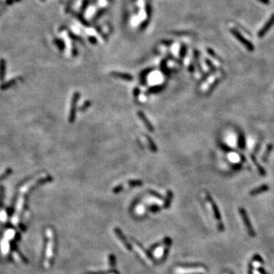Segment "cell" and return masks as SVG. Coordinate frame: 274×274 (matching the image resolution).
Here are the masks:
<instances>
[{
  "instance_id": "obj_4",
  "label": "cell",
  "mask_w": 274,
  "mask_h": 274,
  "mask_svg": "<svg viewBox=\"0 0 274 274\" xmlns=\"http://www.w3.org/2000/svg\"><path fill=\"white\" fill-rule=\"evenodd\" d=\"M239 212L241 216V219H242L243 220V222L244 223L245 228H246L247 231H248V234H249L251 237H254L256 235V233L255 232H254V228H253L252 225H251V222H250V219L249 218H248V214H247L245 209H243V208H240Z\"/></svg>"
},
{
  "instance_id": "obj_29",
  "label": "cell",
  "mask_w": 274,
  "mask_h": 274,
  "mask_svg": "<svg viewBox=\"0 0 274 274\" xmlns=\"http://www.w3.org/2000/svg\"><path fill=\"white\" fill-rule=\"evenodd\" d=\"M69 38H71V39H73V41H80L81 42H82V41L81 40V38H78V37H77L76 35H75L74 34L71 33L70 31L69 32Z\"/></svg>"
},
{
  "instance_id": "obj_16",
  "label": "cell",
  "mask_w": 274,
  "mask_h": 274,
  "mask_svg": "<svg viewBox=\"0 0 274 274\" xmlns=\"http://www.w3.org/2000/svg\"><path fill=\"white\" fill-rule=\"evenodd\" d=\"M172 199H173L172 191H171V190H168L167 195H166V198L165 200V203H164L165 209H168V208H169L170 205H171V201H172Z\"/></svg>"
},
{
  "instance_id": "obj_32",
  "label": "cell",
  "mask_w": 274,
  "mask_h": 274,
  "mask_svg": "<svg viewBox=\"0 0 274 274\" xmlns=\"http://www.w3.org/2000/svg\"><path fill=\"white\" fill-rule=\"evenodd\" d=\"M88 4H89V0H84L82 2V5H81V12H83L87 8Z\"/></svg>"
},
{
  "instance_id": "obj_24",
  "label": "cell",
  "mask_w": 274,
  "mask_h": 274,
  "mask_svg": "<svg viewBox=\"0 0 274 274\" xmlns=\"http://www.w3.org/2000/svg\"><path fill=\"white\" fill-rule=\"evenodd\" d=\"M109 261H110V265L111 268H113L116 265V258L114 257V256L112 255V254L109 256Z\"/></svg>"
},
{
  "instance_id": "obj_31",
  "label": "cell",
  "mask_w": 274,
  "mask_h": 274,
  "mask_svg": "<svg viewBox=\"0 0 274 274\" xmlns=\"http://www.w3.org/2000/svg\"><path fill=\"white\" fill-rule=\"evenodd\" d=\"M166 61L165 60H163L161 63V70L163 71V73H165V74H167V68H166Z\"/></svg>"
},
{
  "instance_id": "obj_8",
  "label": "cell",
  "mask_w": 274,
  "mask_h": 274,
  "mask_svg": "<svg viewBox=\"0 0 274 274\" xmlns=\"http://www.w3.org/2000/svg\"><path fill=\"white\" fill-rule=\"evenodd\" d=\"M137 114H138V117H139V119L142 121V123H144V125L145 126V127L147 128V129H148L149 132H154V131H155V129H154L153 125L150 123V121H149V119L146 117V116L144 114L143 112L138 111Z\"/></svg>"
},
{
  "instance_id": "obj_35",
  "label": "cell",
  "mask_w": 274,
  "mask_h": 274,
  "mask_svg": "<svg viewBox=\"0 0 274 274\" xmlns=\"http://www.w3.org/2000/svg\"><path fill=\"white\" fill-rule=\"evenodd\" d=\"M89 41H90V43L91 44H97V39H96L95 38H94V37H89Z\"/></svg>"
},
{
  "instance_id": "obj_6",
  "label": "cell",
  "mask_w": 274,
  "mask_h": 274,
  "mask_svg": "<svg viewBox=\"0 0 274 274\" xmlns=\"http://www.w3.org/2000/svg\"><path fill=\"white\" fill-rule=\"evenodd\" d=\"M47 235L48 238H49V242H48V248H47V254H46V257H47V260H50L51 258L53 257V254H54V232L52 230L49 229L47 230Z\"/></svg>"
},
{
  "instance_id": "obj_22",
  "label": "cell",
  "mask_w": 274,
  "mask_h": 274,
  "mask_svg": "<svg viewBox=\"0 0 274 274\" xmlns=\"http://www.w3.org/2000/svg\"><path fill=\"white\" fill-rule=\"evenodd\" d=\"M76 18H78V20L79 21L81 24H82L83 25H85V26H89V23L86 22L85 19H84V18H83L81 15H76Z\"/></svg>"
},
{
  "instance_id": "obj_27",
  "label": "cell",
  "mask_w": 274,
  "mask_h": 274,
  "mask_svg": "<svg viewBox=\"0 0 274 274\" xmlns=\"http://www.w3.org/2000/svg\"><path fill=\"white\" fill-rule=\"evenodd\" d=\"M3 197H4V187L1 186L0 187V206L2 205Z\"/></svg>"
},
{
  "instance_id": "obj_9",
  "label": "cell",
  "mask_w": 274,
  "mask_h": 274,
  "mask_svg": "<svg viewBox=\"0 0 274 274\" xmlns=\"http://www.w3.org/2000/svg\"><path fill=\"white\" fill-rule=\"evenodd\" d=\"M205 269L202 267H187V268H179L176 270L175 273L177 274H187L190 273H196V272H201L202 270H204Z\"/></svg>"
},
{
  "instance_id": "obj_17",
  "label": "cell",
  "mask_w": 274,
  "mask_h": 274,
  "mask_svg": "<svg viewBox=\"0 0 274 274\" xmlns=\"http://www.w3.org/2000/svg\"><path fill=\"white\" fill-rule=\"evenodd\" d=\"M145 138H146L147 141H148V143H149V145L150 149H151L152 151L154 152H156L157 151H158V147H157L156 144L154 142L153 139H152L150 137H149V136H145Z\"/></svg>"
},
{
  "instance_id": "obj_38",
  "label": "cell",
  "mask_w": 274,
  "mask_h": 274,
  "mask_svg": "<svg viewBox=\"0 0 274 274\" xmlns=\"http://www.w3.org/2000/svg\"><path fill=\"white\" fill-rule=\"evenodd\" d=\"M159 209H160V208L158 207V206H151V207L149 208V210L152 211V212H157V211H158Z\"/></svg>"
},
{
  "instance_id": "obj_25",
  "label": "cell",
  "mask_w": 274,
  "mask_h": 274,
  "mask_svg": "<svg viewBox=\"0 0 274 274\" xmlns=\"http://www.w3.org/2000/svg\"><path fill=\"white\" fill-rule=\"evenodd\" d=\"M21 1H22V0H6L4 2V6H11V5H13V4H15V3L19 2H21Z\"/></svg>"
},
{
  "instance_id": "obj_12",
  "label": "cell",
  "mask_w": 274,
  "mask_h": 274,
  "mask_svg": "<svg viewBox=\"0 0 274 274\" xmlns=\"http://www.w3.org/2000/svg\"><path fill=\"white\" fill-rule=\"evenodd\" d=\"M269 189H270V187H269L268 185H267V184H263V185L260 186V187H257V188H254V190H251V191L250 192V195L252 197L256 196V195H258L260 193L268 191Z\"/></svg>"
},
{
  "instance_id": "obj_10",
  "label": "cell",
  "mask_w": 274,
  "mask_h": 274,
  "mask_svg": "<svg viewBox=\"0 0 274 274\" xmlns=\"http://www.w3.org/2000/svg\"><path fill=\"white\" fill-rule=\"evenodd\" d=\"M273 25H274V15H273L271 17H270V18L269 19L268 22L265 24V25H264V26L263 27V28H261L260 30L259 31L258 33L259 38H262V37H264V35H265V34L271 28V27L273 26Z\"/></svg>"
},
{
  "instance_id": "obj_13",
  "label": "cell",
  "mask_w": 274,
  "mask_h": 274,
  "mask_svg": "<svg viewBox=\"0 0 274 274\" xmlns=\"http://www.w3.org/2000/svg\"><path fill=\"white\" fill-rule=\"evenodd\" d=\"M6 62L4 59H0V81H2L6 76Z\"/></svg>"
},
{
  "instance_id": "obj_21",
  "label": "cell",
  "mask_w": 274,
  "mask_h": 274,
  "mask_svg": "<svg viewBox=\"0 0 274 274\" xmlns=\"http://www.w3.org/2000/svg\"><path fill=\"white\" fill-rule=\"evenodd\" d=\"M244 145H245L244 137L242 133H241L239 136V140H238V146H239L240 149H244Z\"/></svg>"
},
{
  "instance_id": "obj_40",
  "label": "cell",
  "mask_w": 274,
  "mask_h": 274,
  "mask_svg": "<svg viewBox=\"0 0 274 274\" xmlns=\"http://www.w3.org/2000/svg\"><path fill=\"white\" fill-rule=\"evenodd\" d=\"M172 41H163L162 44H165V45H171V44H172Z\"/></svg>"
},
{
  "instance_id": "obj_20",
  "label": "cell",
  "mask_w": 274,
  "mask_h": 274,
  "mask_svg": "<svg viewBox=\"0 0 274 274\" xmlns=\"http://www.w3.org/2000/svg\"><path fill=\"white\" fill-rule=\"evenodd\" d=\"M128 184L130 187H140L143 185V182L140 180H130L128 181Z\"/></svg>"
},
{
  "instance_id": "obj_3",
  "label": "cell",
  "mask_w": 274,
  "mask_h": 274,
  "mask_svg": "<svg viewBox=\"0 0 274 274\" xmlns=\"http://www.w3.org/2000/svg\"><path fill=\"white\" fill-rule=\"evenodd\" d=\"M79 97H80L79 92L76 91V92H75L74 94H73V98H72V101H71V107H70L69 116V121L70 123H74L75 120H76V105Z\"/></svg>"
},
{
  "instance_id": "obj_39",
  "label": "cell",
  "mask_w": 274,
  "mask_h": 274,
  "mask_svg": "<svg viewBox=\"0 0 274 274\" xmlns=\"http://www.w3.org/2000/svg\"><path fill=\"white\" fill-rule=\"evenodd\" d=\"M72 53H73V56H74V57H76L77 54H78V50H77L76 46H75V47H74V49H73V51H72Z\"/></svg>"
},
{
  "instance_id": "obj_26",
  "label": "cell",
  "mask_w": 274,
  "mask_h": 274,
  "mask_svg": "<svg viewBox=\"0 0 274 274\" xmlns=\"http://www.w3.org/2000/svg\"><path fill=\"white\" fill-rule=\"evenodd\" d=\"M123 186L122 184H120V185L117 186V187H113V193H119L123 190Z\"/></svg>"
},
{
  "instance_id": "obj_42",
  "label": "cell",
  "mask_w": 274,
  "mask_h": 274,
  "mask_svg": "<svg viewBox=\"0 0 274 274\" xmlns=\"http://www.w3.org/2000/svg\"><path fill=\"white\" fill-rule=\"evenodd\" d=\"M257 1L260 2L264 3V4H269V3H270V1H269V0H257Z\"/></svg>"
},
{
  "instance_id": "obj_7",
  "label": "cell",
  "mask_w": 274,
  "mask_h": 274,
  "mask_svg": "<svg viewBox=\"0 0 274 274\" xmlns=\"http://www.w3.org/2000/svg\"><path fill=\"white\" fill-rule=\"evenodd\" d=\"M113 232H114L115 235L118 237V238L120 239V241H121L122 244H123V246L126 248V249H127V251H132V250H133L132 246H131L130 244L128 242L127 239L126 238L125 235H123V232H121V229L118 228H114V229H113Z\"/></svg>"
},
{
  "instance_id": "obj_19",
  "label": "cell",
  "mask_w": 274,
  "mask_h": 274,
  "mask_svg": "<svg viewBox=\"0 0 274 274\" xmlns=\"http://www.w3.org/2000/svg\"><path fill=\"white\" fill-rule=\"evenodd\" d=\"M16 81H17V78H13V79H12V80H10V81H7V82L4 83V84H3L2 85L1 89H2V90H5V89H9V88L11 87V86H12V85L15 84Z\"/></svg>"
},
{
  "instance_id": "obj_28",
  "label": "cell",
  "mask_w": 274,
  "mask_h": 274,
  "mask_svg": "<svg viewBox=\"0 0 274 274\" xmlns=\"http://www.w3.org/2000/svg\"><path fill=\"white\" fill-rule=\"evenodd\" d=\"M91 105V101H85L84 103V105H82V106L81 107V111H83V110H85L86 109L88 108V107H89Z\"/></svg>"
},
{
  "instance_id": "obj_30",
  "label": "cell",
  "mask_w": 274,
  "mask_h": 274,
  "mask_svg": "<svg viewBox=\"0 0 274 274\" xmlns=\"http://www.w3.org/2000/svg\"><path fill=\"white\" fill-rule=\"evenodd\" d=\"M206 64H207L208 66H209V69H210L211 70H212V71H213V72H215L216 70V67H215V66L214 65H212V62H211V61L209 60H207V59H206Z\"/></svg>"
},
{
  "instance_id": "obj_37",
  "label": "cell",
  "mask_w": 274,
  "mask_h": 274,
  "mask_svg": "<svg viewBox=\"0 0 274 274\" xmlns=\"http://www.w3.org/2000/svg\"><path fill=\"white\" fill-rule=\"evenodd\" d=\"M163 89V86H156V87H154V88H152V89H151L149 90V91H159V90H161V89Z\"/></svg>"
},
{
  "instance_id": "obj_18",
  "label": "cell",
  "mask_w": 274,
  "mask_h": 274,
  "mask_svg": "<svg viewBox=\"0 0 274 274\" xmlns=\"http://www.w3.org/2000/svg\"><path fill=\"white\" fill-rule=\"evenodd\" d=\"M54 44L57 46L58 49L60 50V51H63L65 49V44H64V41L62 40L59 39V38H55L54 41Z\"/></svg>"
},
{
  "instance_id": "obj_15",
  "label": "cell",
  "mask_w": 274,
  "mask_h": 274,
  "mask_svg": "<svg viewBox=\"0 0 274 274\" xmlns=\"http://www.w3.org/2000/svg\"><path fill=\"white\" fill-rule=\"evenodd\" d=\"M251 160H252V161H253V162H254V164L255 165V166H256V167H257V171H258V172L260 173V175H262V176H265L266 174H267V172H266L265 169H264V168H263L262 166L260 165V164H259L258 162H257V160H256L255 157H254V155H251Z\"/></svg>"
},
{
  "instance_id": "obj_34",
  "label": "cell",
  "mask_w": 274,
  "mask_h": 274,
  "mask_svg": "<svg viewBox=\"0 0 274 274\" xmlns=\"http://www.w3.org/2000/svg\"><path fill=\"white\" fill-rule=\"evenodd\" d=\"M207 52L209 53V54H210V55L212 56V57H214V58H216V59H219V57H218L217 56H216V54H215L214 51H213L212 49H210V48H207Z\"/></svg>"
},
{
  "instance_id": "obj_5",
  "label": "cell",
  "mask_w": 274,
  "mask_h": 274,
  "mask_svg": "<svg viewBox=\"0 0 274 274\" xmlns=\"http://www.w3.org/2000/svg\"><path fill=\"white\" fill-rule=\"evenodd\" d=\"M231 33H232V34L243 44L245 47L247 48V50L249 51H253L254 50V46H253V44H251V42L248 41V40L245 39L244 38L238 31V30H235V29H231Z\"/></svg>"
},
{
  "instance_id": "obj_46",
  "label": "cell",
  "mask_w": 274,
  "mask_h": 274,
  "mask_svg": "<svg viewBox=\"0 0 274 274\" xmlns=\"http://www.w3.org/2000/svg\"><path fill=\"white\" fill-rule=\"evenodd\" d=\"M109 1H110V0H109Z\"/></svg>"
},
{
  "instance_id": "obj_45",
  "label": "cell",
  "mask_w": 274,
  "mask_h": 274,
  "mask_svg": "<svg viewBox=\"0 0 274 274\" xmlns=\"http://www.w3.org/2000/svg\"><path fill=\"white\" fill-rule=\"evenodd\" d=\"M1 3H2V1H1V0H0V5H1Z\"/></svg>"
},
{
  "instance_id": "obj_41",
  "label": "cell",
  "mask_w": 274,
  "mask_h": 274,
  "mask_svg": "<svg viewBox=\"0 0 274 274\" xmlns=\"http://www.w3.org/2000/svg\"><path fill=\"white\" fill-rule=\"evenodd\" d=\"M188 70H189V71H190L191 73H193V71H194V67H193V65H190V67H189Z\"/></svg>"
},
{
  "instance_id": "obj_23",
  "label": "cell",
  "mask_w": 274,
  "mask_h": 274,
  "mask_svg": "<svg viewBox=\"0 0 274 274\" xmlns=\"http://www.w3.org/2000/svg\"><path fill=\"white\" fill-rule=\"evenodd\" d=\"M186 52H187V46L184 44H183L181 47L180 50V57L181 58H184L186 55Z\"/></svg>"
},
{
  "instance_id": "obj_44",
  "label": "cell",
  "mask_w": 274,
  "mask_h": 274,
  "mask_svg": "<svg viewBox=\"0 0 274 274\" xmlns=\"http://www.w3.org/2000/svg\"><path fill=\"white\" fill-rule=\"evenodd\" d=\"M41 2H45L46 0H41Z\"/></svg>"
},
{
  "instance_id": "obj_2",
  "label": "cell",
  "mask_w": 274,
  "mask_h": 274,
  "mask_svg": "<svg viewBox=\"0 0 274 274\" xmlns=\"http://www.w3.org/2000/svg\"><path fill=\"white\" fill-rule=\"evenodd\" d=\"M132 241L133 242V244H134V247H135L136 251H137L138 254L141 256V257H142L144 260L146 261L148 264H153L154 263L153 259H152L151 256L149 254V253L147 252V251H145L143 248H142V245H141L139 243H138L136 240L133 239V238H132Z\"/></svg>"
},
{
  "instance_id": "obj_33",
  "label": "cell",
  "mask_w": 274,
  "mask_h": 274,
  "mask_svg": "<svg viewBox=\"0 0 274 274\" xmlns=\"http://www.w3.org/2000/svg\"><path fill=\"white\" fill-rule=\"evenodd\" d=\"M149 193L152 195V196L155 197L160 199V200H161V199H162V197H161V196L159 194V193H156V192L154 191V190H149Z\"/></svg>"
},
{
  "instance_id": "obj_14",
  "label": "cell",
  "mask_w": 274,
  "mask_h": 274,
  "mask_svg": "<svg viewBox=\"0 0 274 274\" xmlns=\"http://www.w3.org/2000/svg\"><path fill=\"white\" fill-rule=\"evenodd\" d=\"M273 144H269V145H267V149H266V151L264 152V155H263L262 157V160L264 162H267V160H268L269 156H270V153H271V152L273 151Z\"/></svg>"
},
{
  "instance_id": "obj_11",
  "label": "cell",
  "mask_w": 274,
  "mask_h": 274,
  "mask_svg": "<svg viewBox=\"0 0 274 274\" xmlns=\"http://www.w3.org/2000/svg\"><path fill=\"white\" fill-rule=\"evenodd\" d=\"M111 76L115 77V78H121L122 80H124V81H131L133 80V78L131 75L128 74V73H120V72H112Z\"/></svg>"
},
{
  "instance_id": "obj_36",
  "label": "cell",
  "mask_w": 274,
  "mask_h": 274,
  "mask_svg": "<svg viewBox=\"0 0 274 274\" xmlns=\"http://www.w3.org/2000/svg\"><path fill=\"white\" fill-rule=\"evenodd\" d=\"M139 93H140V91H139V89H138V88H135V89H134V90H133V95H134V97H137L138 96H139Z\"/></svg>"
},
{
  "instance_id": "obj_1",
  "label": "cell",
  "mask_w": 274,
  "mask_h": 274,
  "mask_svg": "<svg viewBox=\"0 0 274 274\" xmlns=\"http://www.w3.org/2000/svg\"><path fill=\"white\" fill-rule=\"evenodd\" d=\"M206 199L208 200L209 203H210L211 207H212V211H213V213H214L215 218H216V220H217V222H218V228H219V230L222 231H222L224 230V225H223V223L222 222V219H221L220 212H219V209H218L217 206H216V203H215L214 200H212V198L211 197V196L209 194V193H206Z\"/></svg>"
},
{
  "instance_id": "obj_43",
  "label": "cell",
  "mask_w": 274,
  "mask_h": 274,
  "mask_svg": "<svg viewBox=\"0 0 274 274\" xmlns=\"http://www.w3.org/2000/svg\"><path fill=\"white\" fill-rule=\"evenodd\" d=\"M5 7H6V6H4V7L3 8H2V9H0V15H2V13L3 12H4V10H5Z\"/></svg>"
}]
</instances>
